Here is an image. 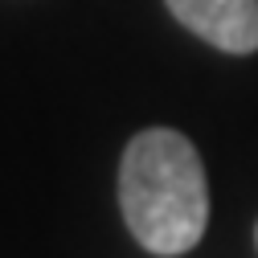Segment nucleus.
Wrapping results in <instances>:
<instances>
[{"label":"nucleus","instance_id":"3","mask_svg":"<svg viewBox=\"0 0 258 258\" xmlns=\"http://www.w3.org/2000/svg\"><path fill=\"white\" fill-rule=\"evenodd\" d=\"M254 242H258V225H254Z\"/></svg>","mask_w":258,"mask_h":258},{"label":"nucleus","instance_id":"1","mask_svg":"<svg viewBox=\"0 0 258 258\" xmlns=\"http://www.w3.org/2000/svg\"><path fill=\"white\" fill-rule=\"evenodd\" d=\"M119 209L136 242L160 258H176L205 238L209 184L197 148L172 127H148L123 152Z\"/></svg>","mask_w":258,"mask_h":258},{"label":"nucleus","instance_id":"2","mask_svg":"<svg viewBox=\"0 0 258 258\" xmlns=\"http://www.w3.org/2000/svg\"><path fill=\"white\" fill-rule=\"evenodd\" d=\"M172 17L225 53L258 49V0H168Z\"/></svg>","mask_w":258,"mask_h":258}]
</instances>
